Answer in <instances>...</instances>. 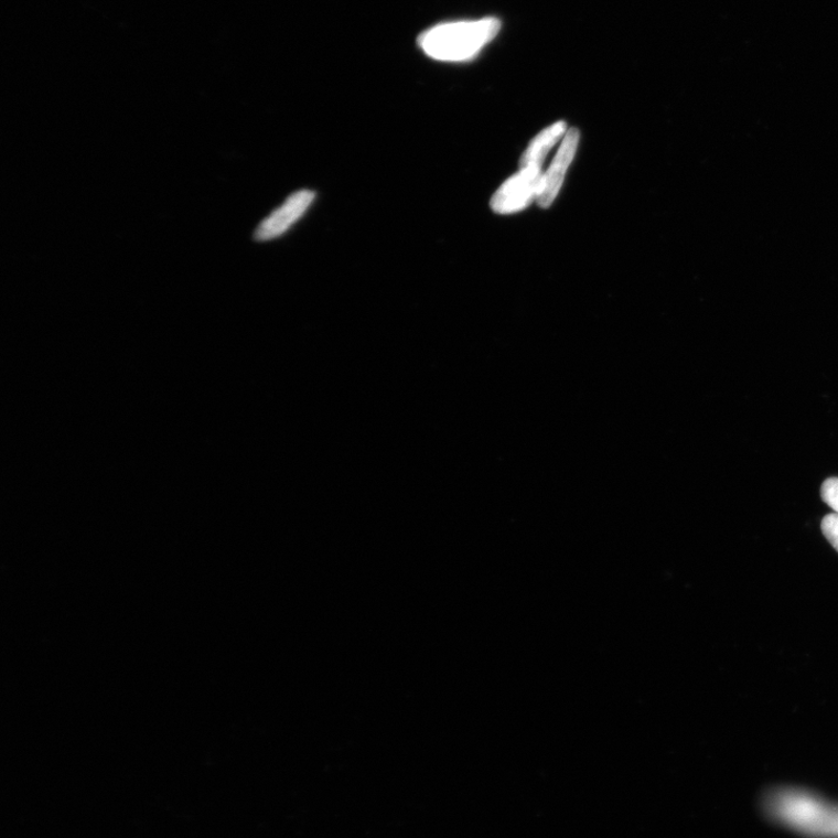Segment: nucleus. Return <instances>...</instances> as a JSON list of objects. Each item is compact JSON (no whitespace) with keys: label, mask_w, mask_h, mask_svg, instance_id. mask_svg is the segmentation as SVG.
Here are the masks:
<instances>
[{"label":"nucleus","mask_w":838,"mask_h":838,"mask_svg":"<svg viewBox=\"0 0 838 838\" xmlns=\"http://www.w3.org/2000/svg\"><path fill=\"white\" fill-rule=\"evenodd\" d=\"M765 810L774 821L814 838H838V805L810 792L781 788L765 799Z\"/></svg>","instance_id":"nucleus-1"},{"label":"nucleus","mask_w":838,"mask_h":838,"mask_svg":"<svg viewBox=\"0 0 838 838\" xmlns=\"http://www.w3.org/2000/svg\"><path fill=\"white\" fill-rule=\"evenodd\" d=\"M499 29L501 23L494 18L440 24L421 34L418 45L437 61H466L488 45Z\"/></svg>","instance_id":"nucleus-2"},{"label":"nucleus","mask_w":838,"mask_h":838,"mask_svg":"<svg viewBox=\"0 0 838 838\" xmlns=\"http://www.w3.org/2000/svg\"><path fill=\"white\" fill-rule=\"evenodd\" d=\"M542 171L539 166L520 168V171L501 185L494 194L491 205L495 213L507 215L520 212L537 201Z\"/></svg>","instance_id":"nucleus-3"},{"label":"nucleus","mask_w":838,"mask_h":838,"mask_svg":"<svg viewBox=\"0 0 838 838\" xmlns=\"http://www.w3.org/2000/svg\"><path fill=\"white\" fill-rule=\"evenodd\" d=\"M580 135L577 129L566 132L559 151L547 173L542 175V183L537 203L541 207H549L560 192L566 173L569 171L579 144Z\"/></svg>","instance_id":"nucleus-4"},{"label":"nucleus","mask_w":838,"mask_h":838,"mask_svg":"<svg viewBox=\"0 0 838 838\" xmlns=\"http://www.w3.org/2000/svg\"><path fill=\"white\" fill-rule=\"evenodd\" d=\"M314 200V193L301 191L292 194L287 201L270 214L257 228L256 239L267 241L282 236L307 212Z\"/></svg>","instance_id":"nucleus-5"},{"label":"nucleus","mask_w":838,"mask_h":838,"mask_svg":"<svg viewBox=\"0 0 838 838\" xmlns=\"http://www.w3.org/2000/svg\"><path fill=\"white\" fill-rule=\"evenodd\" d=\"M568 126L563 121H558L545 129L536 138L533 139L526 152L520 158V168L526 166H542L545 159H547L549 152L554 147L563 139L566 132H568Z\"/></svg>","instance_id":"nucleus-6"},{"label":"nucleus","mask_w":838,"mask_h":838,"mask_svg":"<svg viewBox=\"0 0 838 838\" xmlns=\"http://www.w3.org/2000/svg\"><path fill=\"white\" fill-rule=\"evenodd\" d=\"M821 497L826 505L838 514V477H829L824 482Z\"/></svg>","instance_id":"nucleus-7"},{"label":"nucleus","mask_w":838,"mask_h":838,"mask_svg":"<svg viewBox=\"0 0 838 838\" xmlns=\"http://www.w3.org/2000/svg\"><path fill=\"white\" fill-rule=\"evenodd\" d=\"M821 529L825 537L838 552V514L832 513L827 515L821 523Z\"/></svg>","instance_id":"nucleus-8"}]
</instances>
